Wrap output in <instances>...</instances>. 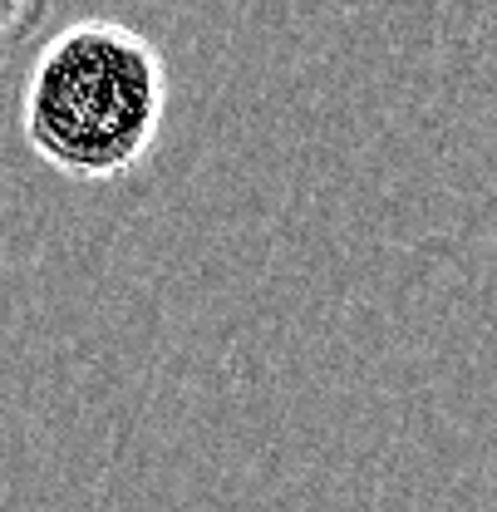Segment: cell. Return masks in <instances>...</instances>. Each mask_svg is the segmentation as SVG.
<instances>
[{
    "mask_svg": "<svg viewBox=\"0 0 497 512\" xmlns=\"http://www.w3.org/2000/svg\"><path fill=\"white\" fill-rule=\"evenodd\" d=\"M168 64L158 45L119 20L84 15L50 30L20 89L30 153L74 183L128 178L163 133Z\"/></svg>",
    "mask_w": 497,
    "mask_h": 512,
    "instance_id": "1",
    "label": "cell"
}]
</instances>
